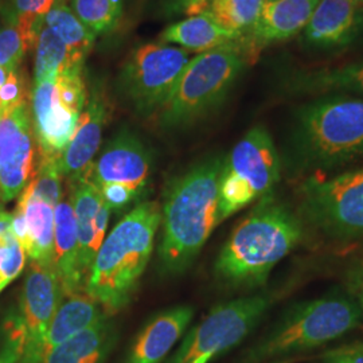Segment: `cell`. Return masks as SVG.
Instances as JSON below:
<instances>
[{
  "label": "cell",
  "mask_w": 363,
  "mask_h": 363,
  "mask_svg": "<svg viewBox=\"0 0 363 363\" xmlns=\"http://www.w3.org/2000/svg\"><path fill=\"white\" fill-rule=\"evenodd\" d=\"M223 157L211 156L169 182L162 208L159 259L167 273L184 272L220 225Z\"/></svg>",
  "instance_id": "obj_1"
},
{
  "label": "cell",
  "mask_w": 363,
  "mask_h": 363,
  "mask_svg": "<svg viewBox=\"0 0 363 363\" xmlns=\"http://www.w3.org/2000/svg\"><path fill=\"white\" fill-rule=\"evenodd\" d=\"M304 223L273 193L262 196L241 220L216 261V274L233 286H264L273 268L298 247Z\"/></svg>",
  "instance_id": "obj_2"
},
{
  "label": "cell",
  "mask_w": 363,
  "mask_h": 363,
  "mask_svg": "<svg viewBox=\"0 0 363 363\" xmlns=\"http://www.w3.org/2000/svg\"><path fill=\"white\" fill-rule=\"evenodd\" d=\"M160 220V205L144 201L130 208L105 237L84 288L105 315H115L133 298L152 256Z\"/></svg>",
  "instance_id": "obj_3"
},
{
  "label": "cell",
  "mask_w": 363,
  "mask_h": 363,
  "mask_svg": "<svg viewBox=\"0 0 363 363\" xmlns=\"http://www.w3.org/2000/svg\"><path fill=\"white\" fill-rule=\"evenodd\" d=\"M288 152L296 169H334L362 159V99L325 94L300 105Z\"/></svg>",
  "instance_id": "obj_4"
},
{
  "label": "cell",
  "mask_w": 363,
  "mask_h": 363,
  "mask_svg": "<svg viewBox=\"0 0 363 363\" xmlns=\"http://www.w3.org/2000/svg\"><path fill=\"white\" fill-rule=\"evenodd\" d=\"M362 312L345 289L292 304L247 349L242 363L296 358L349 334L362 323Z\"/></svg>",
  "instance_id": "obj_5"
},
{
  "label": "cell",
  "mask_w": 363,
  "mask_h": 363,
  "mask_svg": "<svg viewBox=\"0 0 363 363\" xmlns=\"http://www.w3.org/2000/svg\"><path fill=\"white\" fill-rule=\"evenodd\" d=\"M244 38L189 61L166 104L157 112L163 128H182L217 109L249 64L256 60Z\"/></svg>",
  "instance_id": "obj_6"
},
{
  "label": "cell",
  "mask_w": 363,
  "mask_h": 363,
  "mask_svg": "<svg viewBox=\"0 0 363 363\" xmlns=\"http://www.w3.org/2000/svg\"><path fill=\"white\" fill-rule=\"evenodd\" d=\"M280 174L281 160L269 130L261 125L247 130L232 152L223 157L220 178V223L273 193Z\"/></svg>",
  "instance_id": "obj_7"
},
{
  "label": "cell",
  "mask_w": 363,
  "mask_h": 363,
  "mask_svg": "<svg viewBox=\"0 0 363 363\" xmlns=\"http://www.w3.org/2000/svg\"><path fill=\"white\" fill-rule=\"evenodd\" d=\"M298 216L304 225L333 241L363 237V169L327 181L308 179L298 190Z\"/></svg>",
  "instance_id": "obj_8"
},
{
  "label": "cell",
  "mask_w": 363,
  "mask_h": 363,
  "mask_svg": "<svg viewBox=\"0 0 363 363\" xmlns=\"http://www.w3.org/2000/svg\"><path fill=\"white\" fill-rule=\"evenodd\" d=\"M273 295L259 294L216 306L194 325L164 363H210L238 346L272 307Z\"/></svg>",
  "instance_id": "obj_9"
},
{
  "label": "cell",
  "mask_w": 363,
  "mask_h": 363,
  "mask_svg": "<svg viewBox=\"0 0 363 363\" xmlns=\"http://www.w3.org/2000/svg\"><path fill=\"white\" fill-rule=\"evenodd\" d=\"M152 169V156L145 144L128 128L118 130L93 162L89 178L112 211L144 202Z\"/></svg>",
  "instance_id": "obj_10"
},
{
  "label": "cell",
  "mask_w": 363,
  "mask_h": 363,
  "mask_svg": "<svg viewBox=\"0 0 363 363\" xmlns=\"http://www.w3.org/2000/svg\"><path fill=\"white\" fill-rule=\"evenodd\" d=\"M189 54L167 43H148L135 52L121 66L117 89L136 112L150 115L159 112L174 91Z\"/></svg>",
  "instance_id": "obj_11"
},
{
  "label": "cell",
  "mask_w": 363,
  "mask_h": 363,
  "mask_svg": "<svg viewBox=\"0 0 363 363\" xmlns=\"http://www.w3.org/2000/svg\"><path fill=\"white\" fill-rule=\"evenodd\" d=\"M39 151L28 100L0 116V199L18 198L38 166Z\"/></svg>",
  "instance_id": "obj_12"
},
{
  "label": "cell",
  "mask_w": 363,
  "mask_h": 363,
  "mask_svg": "<svg viewBox=\"0 0 363 363\" xmlns=\"http://www.w3.org/2000/svg\"><path fill=\"white\" fill-rule=\"evenodd\" d=\"M64 298L55 267L30 261L19 308L25 346L18 363L43 362L49 327Z\"/></svg>",
  "instance_id": "obj_13"
},
{
  "label": "cell",
  "mask_w": 363,
  "mask_h": 363,
  "mask_svg": "<svg viewBox=\"0 0 363 363\" xmlns=\"http://www.w3.org/2000/svg\"><path fill=\"white\" fill-rule=\"evenodd\" d=\"M54 81L33 85L30 108L39 156L58 159L73 138L82 112L66 103Z\"/></svg>",
  "instance_id": "obj_14"
},
{
  "label": "cell",
  "mask_w": 363,
  "mask_h": 363,
  "mask_svg": "<svg viewBox=\"0 0 363 363\" xmlns=\"http://www.w3.org/2000/svg\"><path fill=\"white\" fill-rule=\"evenodd\" d=\"M363 34V7L354 0H319L300 33L307 49L334 52L346 49Z\"/></svg>",
  "instance_id": "obj_15"
},
{
  "label": "cell",
  "mask_w": 363,
  "mask_h": 363,
  "mask_svg": "<svg viewBox=\"0 0 363 363\" xmlns=\"http://www.w3.org/2000/svg\"><path fill=\"white\" fill-rule=\"evenodd\" d=\"M108 117L109 105L104 89L96 84L88 96L85 109L78 118L73 138L57 159L60 172L66 181L77 179L89 172L94 156L100 150Z\"/></svg>",
  "instance_id": "obj_16"
},
{
  "label": "cell",
  "mask_w": 363,
  "mask_h": 363,
  "mask_svg": "<svg viewBox=\"0 0 363 363\" xmlns=\"http://www.w3.org/2000/svg\"><path fill=\"white\" fill-rule=\"evenodd\" d=\"M69 186L72 190L69 201L77 222L79 267L86 283L91 262L105 240L112 210L91 181L89 172L69 181Z\"/></svg>",
  "instance_id": "obj_17"
},
{
  "label": "cell",
  "mask_w": 363,
  "mask_h": 363,
  "mask_svg": "<svg viewBox=\"0 0 363 363\" xmlns=\"http://www.w3.org/2000/svg\"><path fill=\"white\" fill-rule=\"evenodd\" d=\"M277 86L286 97L363 96V60L345 65L289 67L280 73Z\"/></svg>",
  "instance_id": "obj_18"
},
{
  "label": "cell",
  "mask_w": 363,
  "mask_h": 363,
  "mask_svg": "<svg viewBox=\"0 0 363 363\" xmlns=\"http://www.w3.org/2000/svg\"><path fill=\"white\" fill-rule=\"evenodd\" d=\"M54 208L27 186L18 196L13 232L30 261L54 265Z\"/></svg>",
  "instance_id": "obj_19"
},
{
  "label": "cell",
  "mask_w": 363,
  "mask_h": 363,
  "mask_svg": "<svg viewBox=\"0 0 363 363\" xmlns=\"http://www.w3.org/2000/svg\"><path fill=\"white\" fill-rule=\"evenodd\" d=\"M319 0H267L255 25L242 34L247 46L259 54L271 43L300 34Z\"/></svg>",
  "instance_id": "obj_20"
},
{
  "label": "cell",
  "mask_w": 363,
  "mask_h": 363,
  "mask_svg": "<svg viewBox=\"0 0 363 363\" xmlns=\"http://www.w3.org/2000/svg\"><path fill=\"white\" fill-rule=\"evenodd\" d=\"M194 310L178 306L155 315L135 337L124 363H164L193 320Z\"/></svg>",
  "instance_id": "obj_21"
},
{
  "label": "cell",
  "mask_w": 363,
  "mask_h": 363,
  "mask_svg": "<svg viewBox=\"0 0 363 363\" xmlns=\"http://www.w3.org/2000/svg\"><path fill=\"white\" fill-rule=\"evenodd\" d=\"M54 267L65 298L84 292L77 222L70 201H61L54 208Z\"/></svg>",
  "instance_id": "obj_22"
},
{
  "label": "cell",
  "mask_w": 363,
  "mask_h": 363,
  "mask_svg": "<svg viewBox=\"0 0 363 363\" xmlns=\"http://www.w3.org/2000/svg\"><path fill=\"white\" fill-rule=\"evenodd\" d=\"M117 337L116 325L111 316H104L49 351L42 363H104L115 349Z\"/></svg>",
  "instance_id": "obj_23"
},
{
  "label": "cell",
  "mask_w": 363,
  "mask_h": 363,
  "mask_svg": "<svg viewBox=\"0 0 363 363\" xmlns=\"http://www.w3.org/2000/svg\"><path fill=\"white\" fill-rule=\"evenodd\" d=\"M241 38L242 34L223 28L205 13L191 15L172 23L160 34L163 43H174L186 52L199 54L232 45Z\"/></svg>",
  "instance_id": "obj_24"
},
{
  "label": "cell",
  "mask_w": 363,
  "mask_h": 363,
  "mask_svg": "<svg viewBox=\"0 0 363 363\" xmlns=\"http://www.w3.org/2000/svg\"><path fill=\"white\" fill-rule=\"evenodd\" d=\"M64 298L65 300L58 306L49 327L45 355L67 339L108 316L101 306L85 292Z\"/></svg>",
  "instance_id": "obj_25"
},
{
  "label": "cell",
  "mask_w": 363,
  "mask_h": 363,
  "mask_svg": "<svg viewBox=\"0 0 363 363\" xmlns=\"http://www.w3.org/2000/svg\"><path fill=\"white\" fill-rule=\"evenodd\" d=\"M85 61L67 49L49 27L43 26L35 45L34 84L54 81L62 72L84 67Z\"/></svg>",
  "instance_id": "obj_26"
},
{
  "label": "cell",
  "mask_w": 363,
  "mask_h": 363,
  "mask_svg": "<svg viewBox=\"0 0 363 363\" xmlns=\"http://www.w3.org/2000/svg\"><path fill=\"white\" fill-rule=\"evenodd\" d=\"M45 26L61 39L67 49L81 60H86L91 52L96 35L85 26L66 1L57 3L45 16Z\"/></svg>",
  "instance_id": "obj_27"
},
{
  "label": "cell",
  "mask_w": 363,
  "mask_h": 363,
  "mask_svg": "<svg viewBox=\"0 0 363 363\" xmlns=\"http://www.w3.org/2000/svg\"><path fill=\"white\" fill-rule=\"evenodd\" d=\"M267 0H213L203 11L220 26L244 34L255 25Z\"/></svg>",
  "instance_id": "obj_28"
},
{
  "label": "cell",
  "mask_w": 363,
  "mask_h": 363,
  "mask_svg": "<svg viewBox=\"0 0 363 363\" xmlns=\"http://www.w3.org/2000/svg\"><path fill=\"white\" fill-rule=\"evenodd\" d=\"M69 7L96 37L113 31L123 16V0H70Z\"/></svg>",
  "instance_id": "obj_29"
},
{
  "label": "cell",
  "mask_w": 363,
  "mask_h": 363,
  "mask_svg": "<svg viewBox=\"0 0 363 363\" xmlns=\"http://www.w3.org/2000/svg\"><path fill=\"white\" fill-rule=\"evenodd\" d=\"M26 253L13 232V214L0 210V292L26 265Z\"/></svg>",
  "instance_id": "obj_30"
},
{
  "label": "cell",
  "mask_w": 363,
  "mask_h": 363,
  "mask_svg": "<svg viewBox=\"0 0 363 363\" xmlns=\"http://www.w3.org/2000/svg\"><path fill=\"white\" fill-rule=\"evenodd\" d=\"M62 179L57 157L39 156L38 166L27 187L33 194L57 206L62 201Z\"/></svg>",
  "instance_id": "obj_31"
},
{
  "label": "cell",
  "mask_w": 363,
  "mask_h": 363,
  "mask_svg": "<svg viewBox=\"0 0 363 363\" xmlns=\"http://www.w3.org/2000/svg\"><path fill=\"white\" fill-rule=\"evenodd\" d=\"M28 52L25 39L15 25L0 28V67L9 70L19 69Z\"/></svg>",
  "instance_id": "obj_32"
},
{
  "label": "cell",
  "mask_w": 363,
  "mask_h": 363,
  "mask_svg": "<svg viewBox=\"0 0 363 363\" xmlns=\"http://www.w3.org/2000/svg\"><path fill=\"white\" fill-rule=\"evenodd\" d=\"M343 289L357 303L363 316V252L347 265L343 274Z\"/></svg>",
  "instance_id": "obj_33"
},
{
  "label": "cell",
  "mask_w": 363,
  "mask_h": 363,
  "mask_svg": "<svg viewBox=\"0 0 363 363\" xmlns=\"http://www.w3.org/2000/svg\"><path fill=\"white\" fill-rule=\"evenodd\" d=\"M318 363H363V343H350L323 352Z\"/></svg>",
  "instance_id": "obj_34"
},
{
  "label": "cell",
  "mask_w": 363,
  "mask_h": 363,
  "mask_svg": "<svg viewBox=\"0 0 363 363\" xmlns=\"http://www.w3.org/2000/svg\"><path fill=\"white\" fill-rule=\"evenodd\" d=\"M213 0H162L160 11L166 16L196 15L203 13Z\"/></svg>",
  "instance_id": "obj_35"
},
{
  "label": "cell",
  "mask_w": 363,
  "mask_h": 363,
  "mask_svg": "<svg viewBox=\"0 0 363 363\" xmlns=\"http://www.w3.org/2000/svg\"><path fill=\"white\" fill-rule=\"evenodd\" d=\"M15 70H16V69H15ZM11 72H13V70H9V69H6V67H0V88L6 84V81H7V78H9Z\"/></svg>",
  "instance_id": "obj_36"
},
{
  "label": "cell",
  "mask_w": 363,
  "mask_h": 363,
  "mask_svg": "<svg viewBox=\"0 0 363 363\" xmlns=\"http://www.w3.org/2000/svg\"><path fill=\"white\" fill-rule=\"evenodd\" d=\"M298 361V358H291V359H280V361H274L271 363H295Z\"/></svg>",
  "instance_id": "obj_37"
},
{
  "label": "cell",
  "mask_w": 363,
  "mask_h": 363,
  "mask_svg": "<svg viewBox=\"0 0 363 363\" xmlns=\"http://www.w3.org/2000/svg\"><path fill=\"white\" fill-rule=\"evenodd\" d=\"M6 111H4V106H3V104H1V100H0V116L4 113Z\"/></svg>",
  "instance_id": "obj_38"
},
{
  "label": "cell",
  "mask_w": 363,
  "mask_h": 363,
  "mask_svg": "<svg viewBox=\"0 0 363 363\" xmlns=\"http://www.w3.org/2000/svg\"><path fill=\"white\" fill-rule=\"evenodd\" d=\"M357 4H359L361 7H363V0H354Z\"/></svg>",
  "instance_id": "obj_39"
},
{
  "label": "cell",
  "mask_w": 363,
  "mask_h": 363,
  "mask_svg": "<svg viewBox=\"0 0 363 363\" xmlns=\"http://www.w3.org/2000/svg\"><path fill=\"white\" fill-rule=\"evenodd\" d=\"M0 11H3V4H1V1H0Z\"/></svg>",
  "instance_id": "obj_40"
},
{
  "label": "cell",
  "mask_w": 363,
  "mask_h": 363,
  "mask_svg": "<svg viewBox=\"0 0 363 363\" xmlns=\"http://www.w3.org/2000/svg\"><path fill=\"white\" fill-rule=\"evenodd\" d=\"M57 3H62V1H66V0H55Z\"/></svg>",
  "instance_id": "obj_41"
},
{
  "label": "cell",
  "mask_w": 363,
  "mask_h": 363,
  "mask_svg": "<svg viewBox=\"0 0 363 363\" xmlns=\"http://www.w3.org/2000/svg\"><path fill=\"white\" fill-rule=\"evenodd\" d=\"M0 363H7L6 361H3V359H0Z\"/></svg>",
  "instance_id": "obj_42"
}]
</instances>
